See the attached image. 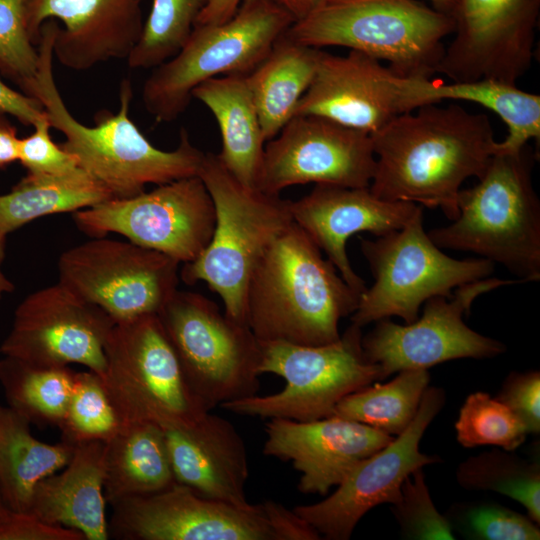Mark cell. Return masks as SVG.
Instances as JSON below:
<instances>
[{"label":"cell","mask_w":540,"mask_h":540,"mask_svg":"<svg viewBox=\"0 0 540 540\" xmlns=\"http://www.w3.org/2000/svg\"><path fill=\"white\" fill-rule=\"evenodd\" d=\"M74 376L68 366L43 368L11 356L0 359V385L8 406L39 427H61Z\"/></svg>","instance_id":"cell-32"},{"label":"cell","mask_w":540,"mask_h":540,"mask_svg":"<svg viewBox=\"0 0 540 540\" xmlns=\"http://www.w3.org/2000/svg\"><path fill=\"white\" fill-rule=\"evenodd\" d=\"M360 249L374 283L351 315V322L359 327L392 316L412 323L428 299L449 297L458 286L494 271L488 259H455L442 252L424 230L421 206L401 229L374 240L361 239Z\"/></svg>","instance_id":"cell-10"},{"label":"cell","mask_w":540,"mask_h":540,"mask_svg":"<svg viewBox=\"0 0 540 540\" xmlns=\"http://www.w3.org/2000/svg\"><path fill=\"white\" fill-rule=\"evenodd\" d=\"M0 128L2 129H14L9 120L6 118V114L0 111Z\"/></svg>","instance_id":"cell-49"},{"label":"cell","mask_w":540,"mask_h":540,"mask_svg":"<svg viewBox=\"0 0 540 540\" xmlns=\"http://www.w3.org/2000/svg\"><path fill=\"white\" fill-rule=\"evenodd\" d=\"M453 532L469 540H539V524L499 503H454L444 514Z\"/></svg>","instance_id":"cell-38"},{"label":"cell","mask_w":540,"mask_h":540,"mask_svg":"<svg viewBox=\"0 0 540 540\" xmlns=\"http://www.w3.org/2000/svg\"><path fill=\"white\" fill-rule=\"evenodd\" d=\"M175 482L197 494L247 507V449L227 419L210 411L189 426L162 428Z\"/></svg>","instance_id":"cell-24"},{"label":"cell","mask_w":540,"mask_h":540,"mask_svg":"<svg viewBox=\"0 0 540 540\" xmlns=\"http://www.w3.org/2000/svg\"><path fill=\"white\" fill-rule=\"evenodd\" d=\"M210 0H152L141 36L129 54L132 69H154L172 58L188 40Z\"/></svg>","instance_id":"cell-35"},{"label":"cell","mask_w":540,"mask_h":540,"mask_svg":"<svg viewBox=\"0 0 540 540\" xmlns=\"http://www.w3.org/2000/svg\"><path fill=\"white\" fill-rule=\"evenodd\" d=\"M360 295L292 223L257 264L247 291V324L260 342L317 346L337 341L339 322Z\"/></svg>","instance_id":"cell-3"},{"label":"cell","mask_w":540,"mask_h":540,"mask_svg":"<svg viewBox=\"0 0 540 540\" xmlns=\"http://www.w3.org/2000/svg\"><path fill=\"white\" fill-rule=\"evenodd\" d=\"M115 324L100 307L58 282L18 304L0 353L43 368L76 363L102 378L105 346Z\"/></svg>","instance_id":"cell-18"},{"label":"cell","mask_w":540,"mask_h":540,"mask_svg":"<svg viewBox=\"0 0 540 540\" xmlns=\"http://www.w3.org/2000/svg\"><path fill=\"white\" fill-rule=\"evenodd\" d=\"M113 198L82 168L64 175L27 174L0 195V232L8 235L43 216L76 212Z\"/></svg>","instance_id":"cell-31"},{"label":"cell","mask_w":540,"mask_h":540,"mask_svg":"<svg viewBox=\"0 0 540 540\" xmlns=\"http://www.w3.org/2000/svg\"><path fill=\"white\" fill-rule=\"evenodd\" d=\"M453 28L447 14L417 0H328L286 35L319 49L362 52L406 78L431 79Z\"/></svg>","instance_id":"cell-6"},{"label":"cell","mask_w":540,"mask_h":540,"mask_svg":"<svg viewBox=\"0 0 540 540\" xmlns=\"http://www.w3.org/2000/svg\"><path fill=\"white\" fill-rule=\"evenodd\" d=\"M19 138L16 129L0 128V167L18 160Z\"/></svg>","instance_id":"cell-46"},{"label":"cell","mask_w":540,"mask_h":540,"mask_svg":"<svg viewBox=\"0 0 540 540\" xmlns=\"http://www.w3.org/2000/svg\"><path fill=\"white\" fill-rule=\"evenodd\" d=\"M409 78L356 50L345 56L321 50L313 79L294 115H316L372 134L415 109ZM293 115V116H294Z\"/></svg>","instance_id":"cell-20"},{"label":"cell","mask_w":540,"mask_h":540,"mask_svg":"<svg viewBox=\"0 0 540 540\" xmlns=\"http://www.w3.org/2000/svg\"><path fill=\"white\" fill-rule=\"evenodd\" d=\"M453 22L437 73L452 82L493 79L516 85L534 56L540 0H447Z\"/></svg>","instance_id":"cell-16"},{"label":"cell","mask_w":540,"mask_h":540,"mask_svg":"<svg viewBox=\"0 0 540 540\" xmlns=\"http://www.w3.org/2000/svg\"><path fill=\"white\" fill-rule=\"evenodd\" d=\"M299 21L321 7L327 0H271Z\"/></svg>","instance_id":"cell-45"},{"label":"cell","mask_w":540,"mask_h":540,"mask_svg":"<svg viewBox=\"0 0 540 540\" xmlns=\"http://www.w3.org/2000/svg\"><path fill=\"white\" fill-rule=\"evenodd\" d=\"M101 378L121 424L189 426L209 412L189 386L157 314L116 323Z\"/></svg>","instance_id":"cell-11"},{"label":"cell","mask_w":540,"mask_h":540,"mask_svg":"<svg viewBox=\"0 0 540 540\" xmlns=\"http://www.w3.org/2000/svg\"><path fill=\"white\" fill-rule=\"evenodd\" d=\"M12 512L13 511L5 505L0 495V538L5 526L7 525L11 517Z\"/></svg>","instance_id":"cell-48"},{"label":"cell","mask_w":540,"mask_h":540,"mask_svg":"<svg viewBox=\"0 0 540 540\" xmlns=\"http://www.w3.org/2000/svg\"><path fill=\"white\" fill-rule=\"evenodd\" d=\"M320 53L319 48L296 42L285 33L247 75L266 141L293 117L313 79Z\"/></svg>","instance_id":"cell-29"},{"label":"cell","mask_w":540,"mask_h":540,"mask_svg":"<svg viewBox=\"0 0 540 540\" xmlns=\"http://www.w3.org/2000/svg\"><path fill=\"white\" fill-rule=\"evenodd\" d=\"M536 154L527 144L495 152L478 182L458 194V216L428 231L439 247L499 263L519 281L540 279V201L532 183Z\"/></svg>","instance_id":"cell-4"},{"label":"cell","mask_w":540,"mask_h":540,"mask_svg":"<svg viewBox=\"0 0 540 540\" xmlns=\"http://www.w3.org/2000/svg\"><path fill=\"white\" fill-rule=\"evenodd\" d=\"M73 220L92 238L117 233L185 264L209 245L216 211L201 178L192 176L132 197L110 198L74 212Z\"/></svg>","instance_id":"cell-13"},{"label":"cell","mask_w":540,"mask_h":540,"mask_svg":"<svg viewBox=\"0 0 540 540\" xmlns=\"http://www.w3.org/2000/svg\"><path fill=\"white\" fill-rule=\"evenodd\" d=\"M58 28L55 20L42 25L37 43V73L24 94L41 103L51 127L64 135L61 147L106 187L113 198L138 195L145 191L147 184L160 185L198 176L205 153L191 143L185 129H181L178 146L165 151L152 145L130 119L133 90L128 79L120 85L117 113L100 112L94 126L84 125L70 113L53 73V47Z\"/></svg>","instance_id":"cell-2"},{"label":"cell","mask_w":540,"mask_h":540,"mask_svg":"<svg viewBox=\"0 0 540 540\" xmlns=\"http://www.w3.org/2000/svg\"><path fill=\"white\" fill-rule=\"evenodd\" d=\"M263 454L290 461L301 476L298 490L324 496L363 459L394 437L357 421L329 416L300 422L271 418Z\"/></svg>","instance_id":"cell-22"},{"label":"cell","mask_w":540,"mask_h":540,"mask_svg":"<svg viewBox=\"0 0 540 540\" xmlns=\"http://www.w3.org/2000/svg\"><path fill=\"white\" fill-rule=\"evenodd\" d=\"M158 317L184 376L208 411L260 389L261 343L208 297L176 290Z\"/></svg>","instance_id":"cell-9"},{"label":"cell","mask_w":540,"mask_h":540,"mask_svg":"<svg viewBox=\"0 0 540 540\" xmlns=\"http://www.w3.org/2000/svg\"><path fill=\"white\" fill-rule=\"evenodd\" d=\"M409 95L415 108L443 100H462L492 111L508 128L506 138L497 142L495 152L515 153L529 140L540 139V96L516 85L493 79L436 83L431 79L410 78Z\"/></svg>","instance_id":"cell-28"},{"label":"cell","mask_w":540,"mask_h":540,"mask_svg":"<svg viewBox=\"0 0 540 540\" xmlns=\"http://www.w3.org/2000/svg\"><path fill=\"white\" fill-rule=\"evenodd\" d=\"M419 207L412 202L380 199L369 187L329 184H315L307 195L290 200L294 223L326 254L343 280L360 296L367 286L350 264L347 240L360 232L377 237L399 230Z\"/></svg>","instance_id":"cell-23"},{"label":"cell","mask_w":540,"mask_h":540,"mask_svg":"<svg viewBox=\"0 0 540 540\" xmlns=\"http://www.w3.org/2000/svg\"><path fill=\"white\" fill-rule=\"evenodd\" d=\"M145 0H28L27 27L37 44L41 26L60 21L54 56L65 67L84 71L112 59H127L144 25Z\"/></svg>","instance_id":"cell-21"},{"label":"cell","mask_w":540,"mask_h":540,"mask_svg":"<svg viewBox=\"0 0 540 540\" xmlns=\"http://www.w3.org/2000/svg\"><path fill=\"white\" fill-rule=\"evenodd\" d=\"M524 424L528 434L540 432V372H511L496 397Z\"/></svg>","instance_id":"cell-42"},{"label":"cell","mask_w":540,"mask_h":540,"mask_svg":"<svg viewBox=\"0 0 540 540\" xmlns=\"http://www.w3.org/2000/svg\"><path fill=\"white\" fill-rule=\"evenodd\" d=\"M106 441L76 443L59 473L41 479L27 514L80 531L86 540L109 539L104 497Z\"/></svg>","instance_id":"cell-25"},{"label":"cell","mask_w":540,"mask_h":540,"mask_svg":"<svg viewBox=\"0 0 540 540\" xmlns=\"http://www.w3.org/2000/svg\"><path fill=\"white\" fill-rule=\"evenodd\" d=\"M362 336V327L351 323L337 341L325 345L260 342V374L278 375L285 381L284 388L221 407L243 416L300 422L332 416L344 397L384 380L379 365L367 359Z\"/></svg>","instance_id":"cell-8"},{"label":"cell","mask_w":540,"mask_h":540,"mask_svg":"<svg viewBox=\"0 0 540 540\" xmlns=\"http://www.w3.org/2000/svg\"><path fill=\"white\" fill-rule=\"evenodd\" d=\"M328 1V0H327Z\"/></svg>","instance_id":"cell-51"},{"label":"cell","mask_w":540,"mask_h":540,"mask_svg":"<svg viewBox=\"0 0 540 540\" xmlns=\"http://www.w3.org/2000/svg\"><path fill=\"white\" fill-rule=\"evenodd\" d=\"M28 0H0V72L22 92L34 80L39 62L27 27Z\"/></svg>","instance_id":"cell-39"},{"label":"cell","mask_w":540,"mask_h":540,"mask_svg":"<svg viewBox=\"0 0 540 540\" xmlns=\"http://www.w3.org/2000/svg\"><path fill=\"white\" fill-rule=\"evenodd\" d=\"M294 22L271 0H243L227 21L195 25L183 47L145 80L146 110L157 122L175 120L198 85L217 76L249 75Z\"/></svg>","instance_id":"cell-7"},{"label":"cell","mask_w":540,"mask_h":540,"mask_svg":"<svg viewBox=\"0 0 540 540\" xmlns=\"http://www.w3.org/2000/svg\"><path fill=\"white\" fill-rule=\"evenodd\" d=\"M34 132L19 138L18 161L31 175H64L81 167L77 159L57 145L50 136L48 117L34 126Z\"/></svg>","instance_id":"cell-41"},{"label":"cell","mask_w":540,"mask_h":540,"mask_svg":"<svg viewBox=\"0 0 540 540\" xmlns=\"http://www.w3.org/2000/svg\"><path fill=\"white\" fill-rule=\"evenodd\" d=\"M112 508L109 538L121 540H294L300 530L293 510L273 500L239 507L178 483Z\"/></svg>","instance_id":"cell-12"},{"label":"cell","mask_w":540,"mask_h":540,"mask_svg":"<svg viewBox=\"0 0 540 540\" xmlns=\"http://www.w3.org/2000/svg\"><path fill=\"white\" fill-rule=\"evenodd\" d=\"M120 426L100 376L90 370L75 372L72 395L59 428L61 439L74 445L89 440L108 441Z\"/></svg>","instance_id":"cell-37"},{"label":"cell","mask_w":540,"mask_h":540,"mask_svg":"<svg viewBox=\"0 0 540 540\" xmlns=\"http://www.w3.org/2000/svg\"><path fill=\"white\" fill-rule=\"evenodd\" d=\"M243 0H210L196 24H219L230 19Z\"/></svg>","instance_id":"cell-44"},{"label":"cell","mask_w":540,"mask_h":540,"mask_svg":"<svg viewBox=\"0 0 540 540\" xmlns=\"http://www.w3.org/2000/svg\"><path fill=\"white\" fill-rule=\"evenodd\" d=\"M445 401L442 388L428 386L405 431L356 464L330 496L314 504L298 505L293 511L321 538L348 540L367 512L399 499L403 482L415 470L441 462L438 455L423 453L419 447Z\"/></svg>","instance_id":"cell-17"},{"label":"cell","mask_w":540,"mask_h":540,"mask_svg":"<svg viewBox=\"0 0 540 540\" xmlns=\"http://www.w3.org/2000/svg\"><path fill=\"white\" fill-rule=\"evenodd\" d=\"M430 382L427 369L398 372L388 383L374 382L344 397L332 416L360 422L392 437L414 419Z\"/></svg>","instance_id":"cell-33"},{"label":"cell","mask_w":540,"mask_h":540,"mask_svg":"<svg viewBox=\"0 0 540 540\" xmlns=\"http://www.w3.org/2000/svg\"><path fill=\"white\" fill-rule=\"evenodd\" d=\"M0 111L16 118L25 126H34L47 118L41 103L23 92H18L0 79Z\"/></svg>","instance_id":"cell-43"},{"label":"cell","mask_w":540,"mask_h":540,"mask_svg":"<svg viewBox=\"0 0 540 540\" xmlns=\"http://www.w3.org/2000/svg\"><path fill=\"white\" fill-rule=\"evenodd\" d=\"M522 283L518 279L483 278L454 289L451 296H434L424 303L414 322L401 325L390 318L376 321L362 336L367 359L379 365L383 378L402 370L427 369L450 360L492 358L505 353L501 341L484 336L463 321L474 300L491 290Z\"/></svg>","instance_id":"cell-15"},{"label":"cell","mask_w":540,"mask_h":540,"mask_svg":"<svg viewBox=\"0 0 540 540\" xmlns=\"http://www.w3.org/2000/svg\"><path fill=\"white\" fill-rule=\"evenodd\" d=\"M456 481L465 490L492 491L522 504L540 523V464L513 451L493 449L471 456L456 469Z\"/></svg>","instance_id":"cell-34"},{"label":"cell","mask_w":540,"mask_h":540,"mask_svg":"<svg viewBox=\"0 0 540 540\" xmlns=\"http://www.w3.org/2000/svg\"><path fill=\"white\" fill-rule=\"evenodd\" d=\"M400 536L408 540H453L449 521L435 507L423 468L415 470L401 486L399 499L391 504Z\"/></svg>","instance_id":"cell-40"},{"label":"cell","mask_w":540,"mask_h":540,"mask_svg":"<svg viewBox=\"0 0 540 540\" xmlns=\"http://www.w3.org/2000/svg\"><path fill=\"white\" fill-rule=\"evenodd\" d=\"M192 97L217 120L224 166L244 185L256 188L266 142L247 75H223L198 85Z\"/></svg>","instance_id":"cell-26"},{"label":"cell","mask_w":540,"mask_h":540,"mask_svg":"<svg viewBox=\"0 0 540 540\" xmlns=\"http://www.w3.org/2000/svg\"><path fill=\"white\" fill-rule=\"evenodd\" d=\"M376 164L369 190L387 201L440 208L453 221L468 178H480L497 141L489 117L452 103L422 105L370 134Z\"/></svg>","instance_id":"cell-1"},{"label":"cell","mask_w":540,"mask_h":540,"mask_svg":"<svg viewBox=\"0 0 540 540\" xmlns=\"http://www.w3.org/2000/svg\"><path fill=\"white\" fill-rule=\"evenodd\" d=\"M455 431L464 448L491 445L506 451H514L528 435L524 424L504 403L483 391L466 397Z\"/></svg>","instance_id":"cell-36"},{"label":"cell","mask_w":540,"mask_h":540,"mask_svg":"<svg viewBox=\"0 0 540 540\" xmlns=\"http://www.w3.org/2000/svg\"><path fill=\"white\" fill-rule=\"evenodd\" d=\"M7 235L0 232V299L4 293H10L14 290V284L2 271V264L5 258Z\"/></svg>","instance_id":"cell-47"},{"label":"cell","mask_w":540,"mask_h":540,"mask_svg":"<svg viewBox=\"0 0 540 540\" xmlns=\"http://www.w3.org/2000/svg\"><path fill=\"white\" fill-rule=\"evenodd\" d=\"M31 423L0 405V495L12 511L27 513L37 483L69 462L74 444H48L31 433Z\"/></svg>","instance_id":"cell-30"},{"label":"cell","mask_w":540,"mask_h":540,"mask_svg":"<svg viewBox=\"0 0 540 540\" xmlns=\"http://www.w3.org/2000/svg\"><path fill=\"white\" fill-rule=\"evenodd\" d=\"M198 176L216 211L212 239L180 279L205 282L222 300L225 313L247 324V291L253 272L272 243L294 222L290 200L241 183L217 154L205 153Z\"/></svg>","instance_id":"cell-5"},{"label":"cell","mask_w":540,"mask_h":540,"mask_svg":"<svg viewBox=\"0 0 540 540\" xmlns=\"http://www.w3.org/2000/svg\"><path fill=\"white\" fill-rule=\"evenodd\" d=\"M175 483L159 425L121 424L106 441L104 497L109 505L128 497L160 492Z\"/></svg>","instance_id":"cell-27"},{"label":"cell","mask_w":540,"mask_h":540,"mask_svg":"<svg viewBox=\"0 0 540 540\" xmlns=\"http://www.w3.org/2000/svg\"><path fill=\"white\" fill-rule=\"evenodd\" d=\"M430 1L432 2V5L435 9L442 12L447 0H430Z\"/></svg>","instance_id":"cell-50"},{"label":"cell","mask_w":540,"mask_h":540,"mask_svg":"<svg viewBox=\"0 0 540 540\" xmlns=\"http://www.w3.org/2000/svg\"><path fill=\"white\" fill-rule=\"evenodd\" d=\"M264 147L256 188L270 194L315 183L370 186L375 154L370 134L316 115H294Z\"/></svg>","instance_id":"cell-19"},{"label":"cell","mask_w":540,"mask_h":540,"mask_svg":"<svg viewBox=\"0 0 540 540\" xmlns=\"http://www.w3.org/2000/svg\"><path fill=\"white\" fill-rule=\"evenodd\" d=\"M179 265L130 241L93 237L60 255L58 282L120 323L158 314L178 289Z\"/></svg>","instance_id":"cell-14"}]
</instances>
